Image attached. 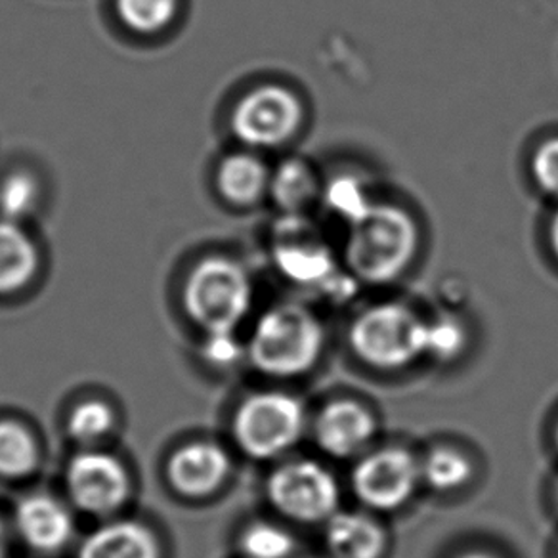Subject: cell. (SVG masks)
<instances>
[{"mask_svg":"<svg viewBox=\"0 0 558 558\" xmlns=\"http://www.w3.org/2000/svg\"><path fill=\"white\" fill-rule=\"evenodd\" d=\"M274 511L299 524H326L341 511V486L335 474L312 459L279 465L266 481Z\"/></svg>","mask_w":558,"mask_h":558,"instance_id":"cell-7","label":"cell"},{"mask_svg":"<svg viewBox=\"0 0 558 558\" xmlns=\"http://www.w3.org/2000/svg\"><path fill=\"white\" fill-rule=\"evenodd\" d=\"M466 347V331L463 324L453 316L427 322V350L425 356L435 357L438 362H453L463 354Z\"/></svg>","mask_w":558,"mask_h":558,"instance_id":"cell-26","label":"cell"},{"mask_svg":"<svg viewBox=\"0 0 558 558\" xmlns=\"http://www.w3.org/2000/svg\"><path fill=\"white\" fill-rule=\"evenodd\" d=\"M39 248L20 222L0 218V295H12L32 283L39 271Z\"/></svg>","mask_w":558,"mask_h":558,"instance_id":"cell-18","label":"cell"},{"mask_svg":"<svg viewBox=\"0 0 558 558\" xmlns=\"http://www.w3.org/2000/svg\"><path fill=\"white\" fill-rule=\"evenodd\" d=\"M253 279L230 256L213 255L195 264L184 286V308L205 335L235 333L253 306Z\"/></svg>","mask_w":558,"mask_h":558,"instance_id":"cell-3","label":"cell"},{"mask_svg":"<svg viewBox=\"0 0 558 558\" xmlns=\"http://www.w3.org/2000/svg\"><path fill=\"white\" fill-rule=\"evenodd\" d=\"M423 482L421 461L403 448H383L357 461L350 486L357 501L372 511L402 509Z\"/></svg>","mask_w":558,"mask_h":558,"instance_id":"cell-9","label":"cell"},{"mask_svg":"<svg viewBox=\"0 0 558 558\" xmlns=\"http://www.w3.org/2000/svg\"><path fill=\"white\" fill-rule=\"evenodd\" d=\"M116 428V411L101 400H86L78 403L68 417V433L83 446H94L111 435Z\"/></svg>","mask_w":558,"mask_h":558,"instance_id":"cell-24","label":"cell"},{"mask_svg":"<svg viewBox=\"0 0 558 558\" xmlns=\"http://www.w3.org/2000/svg\"><path fill=\"white\" fill-rule=\"evenodd\" d=\"M117 16L132 32H163L179 14V0H116Z\"/></svg>","mask_w":558,"mask_h":558,"instance_id":"cell-21","label":"cell"},{"mask_svg":"<svg viewBox=\"0 0 558 558\" xmlns=\"http://www.w3.org/2000/svg\"><path fill=\"white\" fill-rule=\"evenodd\" d=\"M77 558H161V543L148 526L116 520L86 535Z\"/></svg>","mask_w":558,"mask_h":558,"instance_id":"cell-15","label":"cell"},{"mask_svg":"<svg viewBox=\"0 0 558 558\" xmlns=\"http://www.w3.org/2000/svg\"><path fill=\"white\" fill-rule=\"evenodd\" d=\"M377 433L372 411L354 400H335L314 421V440L319 450L335 459L364 453Z\"/></svg>","mask_w":558,"mask_h":558,"instance_id":"cell-12","label":"cell"},{"mask_svg":"<svg viewBox=\"0 0 558 558\" xmlns=\"http://www.w3.org/2000/svg\"><path fill=\"white\" fill-rule=\"evenodd\" d=\"M39 442L17 421H0V478L22 481L39 469Z\"/></svg>","mask_w":558,"mask_h":558,"instance_id":"cell-19","label":"cell"},{"mask_svg":"<svg viewBox=\"0 0 558 558\" xmlns=\"http://www.w3.org/2000/svg\"><path fill=\"white\" fill-rule=\"evenodd\" d=\"M326 349V331L304 304L286 303L264 312L248 337V362L274 379H295L312 372Z\"/></svg>","mask_w":558,"mask_h":558,"instance_id":"cell-2","label":"cell"},{"mask_svg":"<svg viewBox=\"0 0 558 558\" xmlns=\"http://www.w3.org/2000/svg\"><path fill=\"white\" fill-rule=\"evenodd\" d=\"M349 342L365 365L396 372L425 356L427 322L408 304H375L352 322Z\"/></svg>","mask_w":558,"mask_h":558,"instance_id":"cell-4","label":"cell"},{"mask_svg":"<svg viewBox=\"0 0 558 558\" xmlns=\"http://www.w3.org/2000/svg\"><path fill=\"white\" fill-rule=\"evenodd\" d=\"M555 442H557V450H558V425H557V430H555Z\"/></svg>","mask_w":558,"mask_h":558,"instance_id":"cell-32","label":"cell"},{"mask_svg":"<svg viewBox=\"0 0 558 558\" xmlns=\"http://www.w3.org/2000/svg\"><path fill=\"white\" fill-rule=\"evenodd\" d=\"M306 430V411L288 392H256L233 413V440L247 458L268 461L281 458L301 442Z\"/></svg>","mask_w":558,"mask_h":558,"instance_id":"cell-5","label":"cell"},{"mask_svg":"<svg viewBox=\"0 0 558 558\" xmlns=\"http://www.w3.org/2000/svg\"><path fill=\"white\" fill-rule=\"evenodd\" d=\"M530 174L539 192L558 199V136L543 140L534 149L530 159Z\"/></svg>","mask_w":558,"mask_h":558,"instance_id":"cell-27","label":"cell"},{"mask_svg":"<svg viewBox=\"0 0 558 558\" xmlns=\"http://www.w3.org/2000/svg\"><path fill=\"white\" fill-rule=\"evenodd\" d=\"M243 347L235 333L205 335L203 342V356L210 365L228 367L235 364L243 354Z\"/></svg>","mask_w":558,"mask_h":558,"instance_id":"cell-28","label":"cell"},{"mask_svg":"<svg viewBox=\"0 0 558 558\" xmlns=\"http://www.w3.org/2000/svg\"><path fill=\"white\" fill-rule=\"evenodd\" d=\"M547 235H549V245L550 251L555 253L558 260V207L555 213H553V217L549 220V228H547Z\"/></svg>","mask_w":558,"mask_h":558,"instance_id":"cell-29","label":"cell"},{"mask_svg":"<svg viewBox=\"0 0 558 558\" xmlns=\"http://www.w3.org/2000/svg\"><path fill=\"white\" fill-rule=\"evenodd\" d=\"M0 558H7V532H4L2 520H0Z\"/></svg>","mask_w":558,"mask_h":558,"instance_id":"cell-30","label":"cell"},{"mask_svg":"<svg viewBox=\"0 0 558 558\" xmlns=\"http://www.w3.org/2000/svg\"><path fill=\"white\" fill-rule=\"evenodd\" d=\"M40 197L39 180L29 172H12L0 184V218L22 225L39 209Z\"/></svg>","mask_w":558,"mask_h":558,"instance_id":"cell-23","label":"cell"},{"mask_svg":"<svg viewBox=\"0 0 558 558\" xmlns=\"http://www.w3.org/2000/svg\"><path fill=\"white\" fill-rule=\"evenodd\" d=\"M306 109L289 86L258 85L241 96L230 117V129L245 148L278 149L299 136Z\"/></svg>","mask_w":558,"mask_h":558,"instance_id":"cell-6","label":"cell"},{"mask_svg":"<svg viewBox=\"0 0 558 558\" xmlns=\"http://www.w3.org/2000/svg\"><path fill=\"white\" fill-rule=\"evenodd\" d=\"M329 558H383L388 537L377 520L357 511H339L324 532Z\"/></svg>","mask_w":558,"mask_h":558,"instance_id":"cell-14","label":"cell"},{"mask_svg":"<svg viewBox=\"0 0 558 558\" xmlns=\"http://www.w3.org/2000/svg\"><path fill=\"white\" fill-rule=\"evenodd\" d=\"M232 473L230 453L217 442L184 444L167 463V478L179 496L205 499L217 494Z\"/></svg>","mask_w":558,"mask_h":558,"instance_id":"cell-11","label":"cell"},{"mask_svg":"<svg viewBox=\"0 0 558 558\" xmlns=\"http://www.w3.org/2000/svg\"><path fill=\"white\" fill-rule=\"evenodd\" d=\"M324 182L304 157H286L271 169L270 197L281 215H306L322 202Z\"/></svg>","mask_w":558,"mask_h":558,"instance_id":"cell-16","label":"cell"},{"mask_svg":"<svg viewBox=\"0 0 558 558\" xmlns=\"http://www.w3.org/2000/svg\"><path fill=\"white\" fill-rule=\"evenodd\" d=\"M344 228L342 264L357 283L388 286L402 278L417 258V220L402 205L375 202Z\"/></svg>","mask_w":558,"mask_h":558,"instance_id":"cell-1","label":"cell"},{"mask_svg":"<svg viewBox=\"0 0 558 558\" xmlns=\"http://www.w3.org/2000/svg\"><path fill=\"white\" fill-rule=\"evenodd\" d=\"M459 558H496L488 555V553H481V550H471V553H465V555H461Z\"/></svg>","mask_w":558,"mask_h":558,"instance_id":"cell-31","label":"cell"},{"mask_svg":"<svg viewBox=\"0 0 558 558\" xmlns=\"http://www.w3.org/2000/svg\"><path fill=\"white\" fill-rule=\"evenodd\" d=\"M271 258L279 274L301 288L335 293L339 276L333 251L329 248L306 215H281L271 238Z\"/></svg>","mask_w":558,"mask_h":558,"instance_id":"cell-8","label":"cell"},{"mask_svg":"<svg viewBox=\"0 0 558 558\" xmlns=\"http://www.w3.org/2000/svg\"><path fill=\"white\" fill-rule=\"evenodd\" d=\"M14 524L29 549L47 555L62 550L75 534L70 509L47 494L24 497L14 512Z\"/></svg>","mask_w":558,"mask_h":558,"instance_id":"cell-13","label":"cell"},{"mask_svg":"<svg viewBox=\"0 0 558 558\" xmlns=\"http://www.w3.org/2000/svg\"><path fill=\"white\" fill-rule=\"evenodd\" d=\"M421 474L428 488L436 492H453L463 488L473 478L474 469L465 453L451 448H435L421 459Z\"/></svg>","mask_w":558,"mask_h":558,"instance_id":"cell-20","label":"cell"},{"mask_svg":"<svg viewBox=\"0 0 558 558\" xmlns=\"http://www.w3.org/2000/svg\"><path fill=\"white\" fill-rule=\"evenodd\" d=\"M65 488L78 511L94 519H108L129 504L131 474L116 456L83 450L68 463Z\"/></svg>","mask_w":558,"mask_h":558,"instance_id":"cell-10","label":"cell"},{"mask_svg":"<svg viewBox=\"0 0 558 558\" xmlns=\"http://www.w3.org/2000/svg\"><path fill=\"white\" fill-rule=\"evenodd\" d=\"M270 179V167L253 149L233 151L218 165V192L235 207H255L268 197Z\"/></svg>","mask_w":558,"mask_h":558,"instance_id":"cell-17","label":"cell"},{"mask_svg":"<svg viewBox=\"0 0 558 558\" xmlns=\"http://www.w3.org/2000/svg\"><path fill=\"white\" fill-rule=\"evenodd\" d=\"M557 504H558V488H557Z\"/></svg>","mask_w":558,"mask_h":558,"instance_id":"cell-33","label":"cell"},{"mask_svg":"<svg viewBox=\"0 0 558 558\" xmlns=\"http://www.w3.org/2000/svg\"><path fill=\"white\" fill-rule=\"evenodd\" d=\"M295 537L286 527L270 522H256L241 534L240 550L245 558H291Z\"/></svg>","mask_w":558,"mask_h":558,"instance_id":"cell-25","label":"cell"},{"mask_svg":"<svg viewBox=\"0 0 558 558\" xmlns=\"http://www.w3.org/2000/svg\"><path fill=\"white\" fill-rule=\"evenodd\" d=\"M322 202L326 203L329 207L327 210H331V215L341 220L342 226H349L357 217H362L377 199H373L362 180L347 174V177H337L331 180V184L324 187Z\"/></svg>","mask_w":558,"mask_h":558,"instance_id":"cell-22","label":"cell"}]
</instances>
